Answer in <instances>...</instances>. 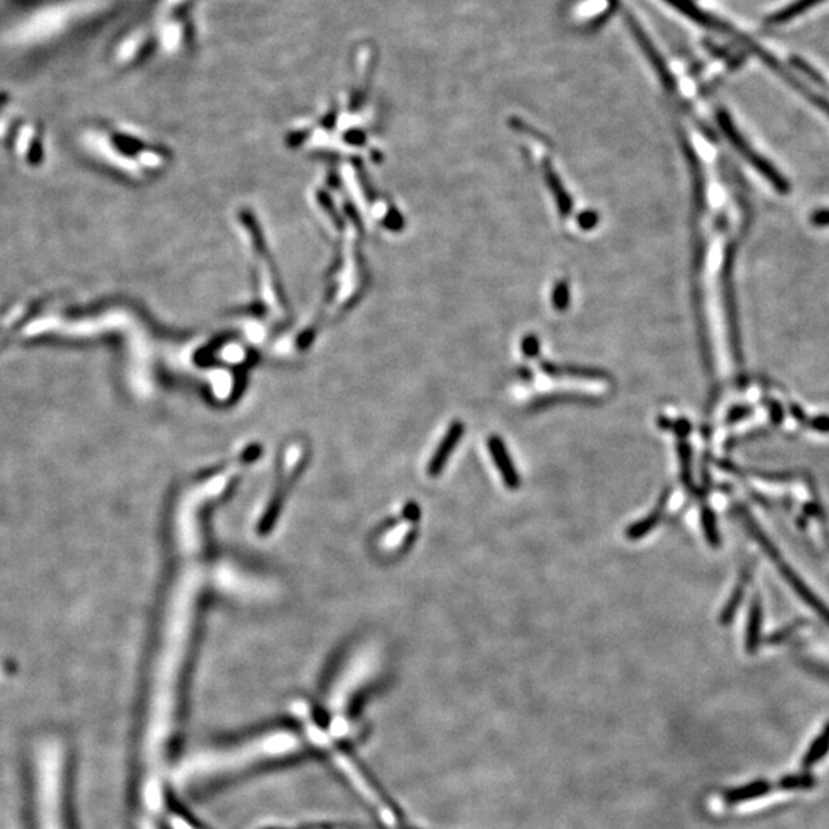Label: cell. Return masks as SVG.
<instances>
[{
	"label": "cell",
	"mask_w": 829,
	"mask_h": 829,
	"mask_svg": "<svg viewBox=\"0 0 829 829\" xmlns=\"http://www.w3.org/2000/svg\"><path fill=\"white\" fill-rule=\"evenodd\" d=\"M487 449L494 458V465L503 478L505 487L510 490H518L521 487L518 469L514 467L507 445L498 434H492L487 440Z\"/></svg>",
	"instance_id": "6da1fadb"
},
{
	"label": "cell",
	"mask_w": 829,
	"mask_h": 829,
	"mask_svg": "<svg viewBox=\"0 0 829 829\" xmlns=\"http://www.w3.org/2000/svg\"><path fill=\"white\" fill-rule=\"evenodd\" d=\"M463 434H464V424L461 421H454L450 424L449 430L445 432L444 438L441 440L440 444L434 450V456L430 458L429 465H427V474L432 478L438 476L444 469L447 461H449L450 454L456 449V445L459 444V441L463 438Z\"/></svg>",
	"instance_id": "7a4b0ae2"
},
{
	"label": "cell",
	"mask_w": 829,
	"mask_h": 829,
	"mask_svg": "<svg viewBox=\"0 0 829 829\" xmlns=\"http://www.w3.org/2000/svg\"><path fill=\"white\" fill-rule=\"evenodd\" d=\"M670 494H672V487H666L662 492L661 496H659L656 507L647 516H644L636 523H633L625 530V538L630 539V541H639V539L645 538L650 532H653L661 524L662 518H664L666 504L670 501Z\"/></svg>",
	"instance_id": "3957f363"
},
{
	"label": "cell",
	"mask_w": 829,
	"mask_h": 829,
	"mask_svg": "<svg viewBox=\"0 0 829 829\" xmlns=\"http://www.w3.org/2000/svg\"><path fill=\"white\" fill-rule=\"evenodd\" d=\"M774 785L766 782V780H755L748 785L733 788V790L724 791L722 794V804L724 806H737V804H745L750 800L759 799L764 795L770 794Z\"/></svg>",
	"instance_id": "277c9868"
},
{
	"label": "cell",
	"mask_w": 829,
	"mask_h": 829,
	"mask_svg": "<svg viewBox=\"0 0 829 829\" xmlns=\"http://www.w3.org/2000/svg\"><path fill=\"white\" fill-rule=\"evenodd\" d=\"M828 751L829 724H826L824 730L820 731V734L815 737L813 745L804 753V760H802V768H804V771L810 770L817 762L824 759V755L828 754Z\"/></svg>",
	"instance_id": "5b68a950"
},
{
	"label": "cell",
	"mask_w": 829,
	"mask_h": 829,
	"mask_svg": "<svg viewBox=\"0 0 829 829\" xmlns=\"http://www.w3.org/2000/svg\"><path fill=\"white\" fill-rule=\"evenodd\" d=\"M760 622H762V608L759 599H754L751 605L750 621L746 628V652L754 653L759 647Z\"/></svg>",
	"instance_id": "8992f818"
},
{
	"label": "cell",
	"mask_w": 829,
	"mask_h": 829,
	"mask_svg": "<svg viewBox=\"0 0 829 829\" xmlns=\"http://www.w3.org/2000/svg\"><path fill=\"white\" fill-rule=\"evenodd\" d=\"M677 454L681 461V479L686 490L693 492L694 490V481H693V472H691V447L686 438H679L677 443Z\"/></svg>",
	"instance_id": "52a82bcc"
},
{
	"label": "cell",
	"mask_w": 829,
	"mask_h": 829,
	"mask_svg": "<svg viewBox=\"0 0 829 829\" xmlns=\"http://www.w3.org/2000/svg\"><path fill=\"white\" fill-rule=\"evenodd\" d=\"M701 523L702 528H704V534H705L708 544H710L713 548L719 547V545H721V536H719V530H717L716 514H714V512H713L708 505H704V507H702Z\"/></svg>",
	"instance_id": "ba28073f"
},
{
	"label": "cell",
	"mask_w": 829,
	"mask_h": 829,
	"mask_svg": "<svg viewBox=\"0 0 829 829\" xmlns=\"http://www.w3.org/2000/svg\"><path fill=\"white\" fill-rule=\"evenodd\" d=\"M746 578H748V572L742 573L741 581L737 584V587L734 588V592L731 594L730 601L726 603L725 608L721 614V624L722 625H728L733 617H734L735 612H737V607L741 605L742 597H744V588H745Z\"/></svg>",
	"instance_id": "9c48e42d"
},
{
	"label": "cell",
	"mask_w": 829,
	"mask_h": 829,
	"mask_svg": "<svg viewBox=\"0 0 829 829\" xmlns=\"http://www.w3.org/2000/svg\"><path fill=\"white\" fill-rule=\"evenodd\" d=\"M815 785V777L810 773H800V774H791L782 777V779L777 782L775 788H779L782 791H791V790H806V788H813Z\"/></svg>",
	"instance_id": "30bf717a"
},
{
	"label": "cell",
	"mask_w": 829,
	"mask_h": 829,
	"mask_svg": "<svg viewBox=\"0 0 829 829\" xmlns=\"http://www.w3.org/2000/svg\"><path fill=\"white\" fill-rule=\"evenodd\" d=\"M568 401H573V403H584V405H592L593 403L592 398H588V396L572 395V394L568 395V394H565V395L547 396V398H541V400L534 401V405H532V409H544V407H548V405H558V403H568Z\"/></svg>",
	"instance_id": "8fae6325"
},
{
	"label": "cell",
	"mask_w": 829,
	"mask_h": 829,
	"mask_svg": "<svg viewBox=\"0 0 829 829\" xmlns=\"http://www.w3.org/2000/svg\"><path fill=\"white\" fill-rule=\"evenodd\" d=\"M820 2L824 0H797L795 4L790 6V10L782 11L779 15H775V22H786V20H791L794 15H799V13H804V11L810 10L811 5H817Z\"/></svg>",
	"instance_id": "7c38bea8"
},
{
	"label": "cell",
	"mask_w": 829,
	"mask_h": 829,
	"mask_svg": "<svg viewBox=\"0 0 829 829\" xmlns=\"http://www.w3.org/2000/svg\"><path fill=\"white\" fill-rule=\"evenodd\" d=\"M813 225L819 227L829 226V209L817 211V213L813 215Z\"/></svg>",
	"instance_id": "4fadbf2b"
},
{
	"label": "cell",
	"mask_w": 829,
	"mask_h": 829,
	"mask_svg": "<svg viewBox=\"0 0 829 829\" xmlns=\"http://www.w3.org/2000/svg\"><path fill=\"white\" fill-rule=\"evenodd\" d=\"M746 414H748V409H745V407H737V409L731 410L728 418H726V423H728V424L735 423V421L742 420Z\"/></svg>",
	"instance_id": "5bb4252c"
}]
</instances>
